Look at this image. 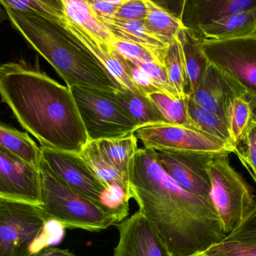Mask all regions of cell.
I'll return each instance as SVG.
<instances>
[{
  "instance_id": "obj_1",
  "label": "cell",
  "mask_w": 256,
  "mask_h": 256,
  "mask_svg": "<svg viewBox=\"0 0 256 256\" xmlns=\"http://www.w3.org/2000/svg\"><path fill=\"white\" fill-rule=\"evenodd\" d=\"M128 178L130 198L173 256L204 252L225 240L213 201L182 189L161 166L154 150L138 149L130 161Z\"/></svg>"
},
{
  "instance_id": "obj_2",
  "label": "cell",
  "mask_w": 256,
  "mask_h": 256,
  "mask_svg": "<svg viewBox=\"0 0 256 256\" xmlns=\"http://www.w3.org/2000/svg\"><path fill=\"white\" fill-rule=\"evenodd\" d=\"M0 97L40 147L80 153L90 141L70 88L44 72L0 65Z\"/></svg>"
},
{
  "instance_id": "obj_3",
  "label": "cell",
  "mask_w": 256,
  "mask_h": 256,
  "mask_svg": "<svg viewBox=\"0 0 256 256\" xmlns=\"http://www.w3.org/2000/svg\"><path fill=\"white\" fill-rule=\"evenodd\" d=\"M4 9L12 26L54 67L67 87L80 86L109 92L124 90L64 24Z\"/></svg>"
},
{
  "instance_id": "obj_4",
  "label": "cell",
  "mask_w": 256,
  "mask_h": 256,
  "mask_svg": "<svg viewBox=\"0 0 256 256\" xmlns=\"http://www.w3.org/2000/svg\"><path fill=\"white\" fill-rule=\"evenodd\" d=\"M40 207L50 221L68 229L99 232L117 223L102 206L68 186L42 160Z\"/></svg>"
},
{
  "instance_id": "obj_5",
  "label": "cell",
  "mask_w": 256,
  "mask_h": 256,
  "mask_svg": "<svg viewBox=\"0 0 256 256\" xmlns=\"http://www.w3.org/2000/svg\"><path fill=\"white\" fill-rule=\"evenodd\" d=\"M40 205L0 197V256H33L52 243Z\"/></svg>"
},
{
  "instance_id": "obj_6",
  "label": "cell",
  "mask_w": 256,
  "mask_h": 256,
  "mask_svg": "<svg viewBox=\"0 0 256 256\" xmlns=\"http://www.w3.org/2000/svg\"><path fill=\"white\" fill-rule=\"evenodd\" d=\"M230 153H218L209 163L212 197L226 236L240 228L256 209L252 189L230 164Z\"/></svg>"
},
{
  "instance_id": "obj_7",
  "label": "cell",
  "mask_w": 256,
  "mask_h": 256,
  "mask_svg": "<svg viewBox=\"0 0 256 256\" xmlns=\"http://www.w3.org/2000/svg\"><path fill=\"white\" fill-rule=\"evenodd\" d=\"M90 141L112 139L134 133L137 125L114 98V92L69 87Z\"/></svg>"
},
{
  "instance_id": "obj_8",
  "label": "cell",
  "mask_w": 256,
  "mask_h": 256,
  "mask_svg": "<svg viewBox=\"0 0 256 256\" xmlns=\"http://www.w3.org/2000/svg\"><path fill=\"white\" fill-rule=\"evenodd\" d=\"M209 63L218 68L256 108V36L232 40H203Z\"/></svg>"
},
{
  "instance_id": "obj_9",
  "label": "cell",
  "mask_w": 256,
  "mask_h": 256,
  "mask_svg": "<svg viewBox=\"0 0 256 256\" xmlns=\"http://www.w3.org/2000/svg\"><path fill=\"white\" fill-rule=\"evenodd\" d=\"M144 148L154 151L231 153L225 143L188 126L171 123L147 125L134 132Z\"/></svg>"
},
{
  "instance_id": "obj_10",
  "label": "cell",
  "mask_w": 256,
  "mask_h": 256,
  "mask_svg": "<svg viewBox=\"0 0 256 256\" xmlns=\"http://www.w3.org/2000/svg\"><path fill=\"white\" fill-rule=\"evenodd\" d=\"M155 152L161 166L182 189L213 201L208 166L212 158L218 153Z\"/></svg>"
},
{
  "instance_id": "obj_11",
  "label": "cell",
  "mask_w": 256,
  "mask_h": 256,
  "mask_svg": "<svg viewBox=\"0 0 256 256\" xmlns=\"http://www.w3.org/2000/svg\"><path fill=\"white\" fill-rule=\"evenodd\" d=\"M40 149L42 160L56 175L72 189L102 206L100 197L106 186L96 177L80 153Z\"/></svg>"
},
{
  "instance_id": "obj_12",
  "label": "cell",
  "mask_w": 256,
  "mask_h": 256,
  "mask_svg": "<svg viewBox=\"0 0 256 256\" xmlns=\"http://www.w3.org/2000/svg\"><path fill=\"white\" fill-rule=\"evenodd\" d=\"M120 233L114 256H170L166 245L140 211L115 224Z\"/></svg>"
},
{
  "instance_id": "obj_13",
  "label": "cell",
  "mask_w": 256,
  "mask_h": 256,
  "mask_svg": "<svg viewBox=\"0 0 256 256\" xmlns=\"http://www.w3.org/2000/svg\"><path fill=\"white\" fill-rule=\"evenodd\" d=\"M0 197L40 205L39 170L2 147Z\"/></svg>"
},
{
  "instance_id": "obj_14",
  "label": "cell",
  "mask_w": 256,
  "mask_h": 256,
  "mask_svg": "<svg viewBox=\"0 0 256 256\" xmlns=\"http://www.w3.org/2000/svg\"><path fill=\"white\" fill-rule=\"evenodd\" d=\"M256 6V0H184L179 17L184 28L198 35L226 17Z\"/></svg>"
},
{
  "instance_id": "obj_15",
  "label": "cell",
  "mask_w": 256,
  "mask_h": 256,
  "mask_svg": "<svg viewBox=\"0 0 256 256\" xmlns=\"http://www.w3.org/2000/svg\"><path fill=\"white\" fill-rule=\"evenodd\" d=\"M64 25L72 32L78 40L91 53L92 55L106 69L112 78L118 83L122 89L138 95H146L132 82L128 69L120 54H117L110 45L103 43L94 39L67 19Z\"/></svg>"
},
{
  "instance_id": "obj_16",
  "label": "cell",
  "mask_w": 256,
  "mask_h": 256,
  "mask_svg": "<svg viewBox=\"0 0 256 256\" xmlns=\"http://www.w3.org/2000/svg\"><path fill=\"white\" fill-rule=\"evenodd\" d=\"M236 94L242 93L218 68L209 63L198 87L190 97L197 105L225 120L226 105Z\"/></svg>"
},
{
  "instance_id": "obj_17",
  "label": "cell",
  "mask_w": 256,
  "mask_h": 256,
  "mask_svg": "<svg viewBox=\"0 0 256 256\" xmlns=\"http://www.w3.org/2000/svg\"><path fill=\"white\" fill-rule=\"evenodd\" d=\"M197 36L203 40L214 41L256 37V6L226 17L202 29Z\"/></svg>"
},
{
  "instance_id": "obj_18",
  "label": "cell",
  "mask_w": 256,
  "mask_h": 256,
  "mask_svg": "<svg viewBox=\"0 0 256 256\" xmlns=\"http://www.w3.org/2000/svg\"><path fill=\"white\" fill-rule=\"evenodd\" d=\"M100 21L108 27L114 37L144 47L153 54L160 64L164 66V57L168 46L147 30L144 21H126L116 18Z\"/></svg>"
},
{
  "instance_id": "obj_19",
  "label": "cell",
  "mask_w": 256,
  "mask_h": 256,
  "mask_svg": "<svg viewBox=\"0 0 256 256\" xmlns=\"http://www.w3.org/2000/svg\"><path fill=\"white\" fill-rule=\"evenodd\" d=\"M66 19L97 40L112 46L114 35L98 18L88 0H62Z\"/></svg>"
},
{
  "instance_id": "obj_20",
  "label": "cell",
  "mask_w": 256,
  "mask_h": 256,
  "mask_svg": "<svg viewBox=\"0 0 256 256\" xmlns=\"http://www.w3.org/2000/svg\"><path fill=\"white\" fill-rule=\"evenodd\" d=\"M177 39L180 42L183 52L191 96L198 87L208 66L209 61L202 46L203 39L194 32L183 28L179 32Z\"/></svg>"
},
{
  "instance_id": "obj_21",
  "label": "cell",
  "mask_w": 256,
  "mask_h": 256,
  "mask_svg": "<svg viewBox=\"0 0 256 256\" xmlns=\"http://www.w3.org/2000/svg\"><path fill=\"white\" fill-rule=\"evenodd\" d=\"M114 96L117 102L137 125V127L168 123L147 96L136 94L126 90L114 92Z\"/></svg>"
},
{
  "instance_id": "obj_22",
  "label": "cell",
  "mask_w": 256,
  "mask_h": 256,
  "mask_svg": "<svg viewBox=\"0 0 256 256\" xmlns=\"http://www.w3.org/2000/svg\"><path fill=\"white\" fill-rule=\"evenodd\" d=\"M146 1L148 14L144 20V26L152 34L168 46L177 39L179 32L184 28L180 18L158 2Z\"/></svg>"
},
{
  "instance_id": "obj_23",
  "label": "cell",
  "mask_w": 256,
  "mask_h": 256,
  "mask_svg": "<svg viewBox=\"0 0 256 256\" xmlns=\"http://www.w3.org/2000/svg\"><path fill=\"white\" fill-rule=\"evenodd\" d=\"M0 147L10 152L26 163L39 170L42 149L25 132L0 121Z\"/></svg>"
},
{
  "instance_id": "obj_24",
  "label": "cell",
  "mask_w": 256,
  "mask_h": 256,
  "mask_svg": "<svg viewBox=\"0 0 256 256\" xmlns=\"http://www.w3.org/2000/svg\"><path fill=\"white\" fill-rule=\"evenodd\" d=\"M80 155L106 187L111 185H118L129 193L128 180L104 156L96 141H88Z\"/></svg>"
},
{
  "instance_id": "obj_25",
  "label": "cell",
  "mask_w": 256,
  "mask_h": 256,
  "mask_svg": "<svg viewBox=\"0 0 256 256\" xmlns=\"http://www.w3.org/2000/svg\"><path fill=\"white\" fill-rule=\"evenodd\" d=\"M96 142L106 159L128 180V165L138 149V140L134 134Z\"/></svg>"
},
{
  "instance_id": "obj_26",
  "label": "cell",
  "mask_w": 256,
  "mask_h": 256,
  "mask_svg": "<svg viewBox=\"0 0 256 256\" xmlns=\"http://www.w3.org/2000/svg\"><path fill=\"white\" fill-rule=\"evenodd\" d=\"M188 107L191 127L225 143L233 153L232 142L225 120L218 114L197 105L190 96Z\"/></svg>"
},
{
  "instance_id": "obj_27",
  "label": "cell",
  "mask_w": 256,
  "mask_h": 256,
  "mask_svg": "<svg viewBox=\"0 0 256 256\" xmlns=\"http://www.w3.org/2000/svg\"><path fill=\"white\" fill-rule=\"evenodd\" d=\"M164 66L176 97L177 99L189 97L190 96V87L178 39H176L171 45H168L164 59Z\"/></svg>"
},
{
  "instance_id": "obj_28",
  "label": "cell",
  "mask_w": 256,
  "mask_h": 256,
  "mask_svg": "<svg viewBox=\"0 0 256 256\" xmlns=\"http://www.w3.org/2000/svg\"><path fill=\"white\" fill-rule=\"evenodd\" d=\"M254 114L252 104L243 95H234L228 99L225 108V121L232 147L250 124Z\"/></svg>"
},
{
  "instance_id": "obj_29",
  "label": "cell",
  "mask_w": 256,
  "mask_h": 256,
  "mask_svg": "<svg viewBox=\"0 0 256 256\" xmlns=\"http://www.w3.org/2000/svg\"><path fill=\"white\" fill-rule=\"evenodd\" d=\"M4 7L34 14L64 24L66 20L62 0H0Z\"/></svg>"
},
{
  "instance_id": "obj_30",
  "label": "cell",
  "mask_w": 256,
  "mask_h": 256,
  "mask_svg": "<svg viewBox=\"0 0 256 256\" xmlns=\"http://www.w3.org/2000/svg\"><path fill=\"white\" fill-rule=\"evenodd\" d=\"M147 96L168 123L191 127L188 107L189 97L176 99L160 92L150 93Z\"/></svg>"
},
{
  "instance_id": "obj_31",
  "label": "cell",
  "mask_w": 256,
  "mask_h": 256,
  "mask_svg": "<svg viewBox=\"0 0 256 256\" xmlns=\"http://www.w3.org/2000/svg\"><path fill=\"white\" fill-rule=\"evenodd\" d=\"M233 153L256 183V114L246 130L233 146Z\"/></svg>"
},
{
  "instance_id": "obj_32",
  "label": "cell",
  "mask_w": 256,
  "mask_h": 256,
  "mask_svg": "<svg viewBox=\"0 0 256 256\" xmlns=\"http://www.w3.org/2000/svg\"><path fill=\"white\" fill-rule=\"evenodd\" d=\"M129 193L118 185L108 186L100 197L104 210L115 218L117 223L127 219L129 215Z\"/></svg>"
},
{
  "instance_id": "obj_33",
  "label": "cell",
  "mask_w": 256,
  "mask_h": 256,
  "mask_svg": "<svg viewBox=\"0 0 256 256\" xmlns=\"http://www.w3.org/2000/svg\"><path fill=\"white\" fill-rule=\"evenodd\" d=\"M111 45L117 54L129 61L140 62V63L154 62V63H159L152 53L138 44L114 37Z\"/></svg>"
},
{
  "instance_id": "obj_34",
  "label": "cell",
  "mask_w": 256,
  "mask_h": 256,
  "mask_svg": "<svg viewBox=\"0 0 256 256\" xmlns=\"http://www.w3.org/2000/svg\"><path fill=\"white\" fill-rule=\"evenodd\" d=\"M209 256H256V244L224 240L204 251Z\"/></svg>"
},
{
  "instance_id": "obj_35",
  "label": "cell",
  "mask_w": 256,
  "mask_h": 256,
  "mask_svg": "<svg viewBox=\"0 0 256 256\" xmlns=\"http://www.w3.org/2000/svg\"><path fill=\"white\" fill-rule=\"evenodd\" d=\"M134 64L142 69L156 84L161 93L176 98L167 76L165 67L154 62H132ZM177 99V98H176Z\"/></svg>"
},
{
  "instance_id": "obj_36",
  "label": "cell",
  "mask_w": 256,
  "mask_h": 256,
  "mask_svg": "<svg viewBox=\"0 0 256 256\" xmlns=\"http://www.w3.org/2000/svg\"><path fill=\"white\" fill-rule=\"evenodd\" d=\"M147 14L146 0H124L118 8L115 18L126 21H144Z\"/></svg>"
},
{
  "instance_id": "obj_37",
  "label": "cell",
  "mask_w": 256,
  "mask_h": 256,
  "mask_svg": "<svg viewBox=\"0 0 256 256\" xmlns=\"http://www.w3.org/2000/svg\"><path fill=\"white\" fill-rule=\"evenodd\" d=\"M121 58L128 69V72H129L130 76L132 82L138 87V88L146 96H148L150 93L160 92L155 83L154 82L153 80L142 69H140L138 66L134 64L132 62L123 58L122 57H121Z\"/></svg>"
},
{
  "instance_id": "obj_38",
  "label": "cell",
  "mask_w": 256,
  "mask_h": 256,
  "mask_svg": "<svg viewBox=\"0 0 256 256\" xmlns=\"http://www.w3.org/2000/svg\"><path fill=\"white\" fill-rule=\"evenodd\" d=\"M224 240H234L256 244V209L249 219Z\"/></svg>"
},
{
  "instance_id": "obj_39",
  "label": "cell",
  "mask_w": 256,
  "mask_h": 256,
  "mask_svg": "<svg viewBox=\"0 0 256 256\" xmlns=\"http://www.w3.org/2000/svg\"><path fill=\"white\" fill-rule=\"evenodd\" d=\"M90 6L100 20L115 18L116 14L124 0H88Z\"/></svg>"
},
{
  "instance_id": "obj_40",
  "label": "cell",
  "mask_w": 256,
  "mask_h": 256,
  "mask_svg": "<svg viewBox=\"0 0 256 256\" xmlns=\"http://www.w3.org/2000/svg\"><path fill=\"white\" fill-rule=\"evenodd\" d=\"M33 256H78L68 249L58 248H46Z\"/></svg>"
},
{
  "instance_id": "obj_41",
  "label": "cell",
  "mask_w": 256,
  "mask_h": 256,
  "mask_svg": "<svg viewBox=\"0 0 256 256\" xmlns=\"http://www.w3.org/2000/svg\"><path fill=\"white\" fill-rule=\"evenodd\" d=\"M6 20H9L8 15L4 6L2 5L1 2H0V24Z\"/></svg>"
},
{
  "instance_id": "obj_42",
  "label": "cell",
  "mask_w": 256,
  "mask_h": 256,
  "mask_svg": "<svg viewBox=\"0 0 256 256\" xmlns=\"http://www.w3.org/2000/svg\"><path fill=\"white\" fill-rule=\"evenodd\" d=\"M190 256H209V255H208V254H206L204 251V252H198V253L194 254V255H190Z\"/></svg>"
},
{
  "instance_id": "obj_43",
  "label": "cell",
  "mask_w": 256,
  "mask_h": 256,
  "mask_svg": "<svg viewBox=\"0 0 256 256\" xmlns=\"http://www.w3.org/2000/svg\"><path fill=\"white\" fill-rule=\"evenodd\" d=\"M170 256H173V255H172V254H171V255H170Z\"/></svg>"
}]
</instances>
